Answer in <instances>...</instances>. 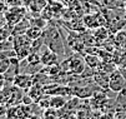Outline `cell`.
<instances>
[{"instance_id": "4", "label": "cell", "mask_w": 126, "mask_h": 119, "mask_svg": "<svg viewBox=\"0 0 126 119\" xmlns=\"http://www.w3.org/2000/svg\"><path fill=\"white\" fill-rule=\"evenodd\" d=\"M13 84L16 85L17 88L28 92L34 85V75L32 74H28V73H19L15 77Z\"/></svg>"}, {"instance_id": "13", "label": "cell", "mask_w": 126, "mask_h": 119, "mask_svg": "<svg viewBox=\"0 0 126 119\" xmlns=\"http://www.w3.org/2000/svg\"><path fill=\"white\" fill-rule=\"evenodd\" d=\"M11 58H5V57H0V74H5L8 69L10 68V61Z\"/></svg>"}, {"instance_id": "1", "label": "cell", "mask_w": 126, "mask_h": 119, "mask_svg": "<svg viewBox=\"0 0 126 119\" xmlns=\"http://www.w3.org/2000/svg\"><path fill=\"white\" fill-rule=\"evenodd\" d=\"M43 38L45 45L52 52H55L59 57L65 54V43L56 26H47V29L43 33Z\"/></svg>"}, {"instance_id": "10", "label": "cell", "mask_w": 126, "mask_h": 119, "mask_svg": "<svg viewBox=\"0 0 126 119\" xmlns=\"http://www.w3.org/2000/svg\"><path fill=\"white\" fill-rule=\"evenodd\" d=\"M66 103H67V99L65 98V95H50V108L60 110L65 108Z\"/></svg>"}, {"instance_id": "9", "label": "cell", "mask_w": 126, "mask_h": 119, "mask_svg": "<svg viewBox=\"0 0 126 119\" xmlns=\"http://www.w3.org/2000/svg\"><path fill=\"white\" fill-rule=\"evenodd\" d=\"M84 59H85L86 65H87L91 70L97 72V70L101 69L102 61H101V58H99L97 55H95V54H87V55L84 57Z\"/></svg>"}, {"instance_id": "20", "label": "cell", "mask_w": 126, "mask_h": 119, "mask_svg": "<svg viewBox=\"0 0 126 119\" xmlns=\"http://www.w3.org/2000/svg\"><path fill=\"white\" fill-rule=\"evenodd\" d=\"M30 119H41L40 117H38V115H31L30 117Z\"/></svg>"}, {"instance_id": "15", "label": "cell", "mask_w": 126, "mask_h": 119, "mask_svg": "<svg viewBox=\"0 0 126 119\" xmlns=\"http://www.w3.org/2000/svg\"><path fill=\"white\" fill-rule=\"evenodd\" d=\"M107 33H109V31H107L106 30V28H97V30L95 31V35H94V38L96 39V40H105L106 38H107Z\"/></svg>"}, {"instance_id": "11", "label": "cell", "mask_w": 126, "mask_h": 119, "mask_svg": "<svg viewBox=\"0 0 126 119\" xmlns=\"http://www.w3.org/2000/svg\"><path fill=\"white\" fill-rule=\"evenodd\" d=\"M114 44L120 50H126V30H117L114 35Z\"/></svg>"}, {"instance_id": "12", "label": "cell", "mask_w": 126, "mask_h": 119, "mask_svg": "<svg viewBox=\"0 0 126 119\" xmlns=\"http://www.w3.org/2000/svg\"><path fill=\"white\" fill-rule=\"evenodd\" d=\"M43 33H44L43 29H40L38 26H34V25H30L29 29L26 30V33H25V35L32 41V40H36V39L41 38L43 37Z\"/></svg>"}, {"instance_id": "2", "label": "cell", "mask_w": 126, "mask_h": 119, "mask_svg": "<svg viewBox=\"0 0 126 119\" xmlns=\"http://www.w3.org/2000/svg\"><path fill=\"white\" fill-rule=\"evenodd\" d=\"M109 89L114 93H121L126 89V78L122 75L121 70L115 69L112 73H110Z\"/></svg>"}, {"instance_id": "14", "label": "cell", "mask_w": 126, "mask_h": 119, "mask_svg": "<svg viewBox=\"0 0 126 119\" xmlns=\"http://www.w3.org/2000/svg\"><path fill=\"white\" fill-rule=\"evenodd\" d=\"M43 119H59L56 109H54V108H47V109H45V110H44Z\"/></svg>"}, {"instance_id": "8", "label": "cell", "mask_w": 126, "mask_h": 119, "mask_svg": "<svg viewBox=\"0 0 126 119\" xmlns=\"http://www.w3.org/2000/svg\"><path fill=\"white\" fill-rule=\"evenodd\" d=\"M107 101V97L105 93H96L90 99V107L94 110H101V107H104Z\"/></svg>"}, {"instance_id": "19", "label": "cell", "mask_w": 126, "mask_h": 119, "mask_svg": "<svg viewBox=\"0 0 126 119\" xmlns=\"http://www.w3.org/2000/svg\"><path fill=\"white\" fill-rule=\"evenodd\" d=\"M5 104V94L3 90H0V105H4Z\"/></svg>"}, {"instance_id": "5", "label": "cell", "mask_w": 126, "mask_h": 119, "mask_svg": "<svg viewBox=\"0 0 126 119\" xmlns=\"http://www.w3.org/2000/svg\"><path fill=\"white\" fill-rule=\"evenodd\" d=\"M40 58H41V64L45 65V66L55 65V64L59 63V55L55 52H52L51 49H49L47 46L44 49V52L40 53Z\"/></svg>"}, {"instance_id": "18", "label": "cell", "mask_w": 126, "mask_h": 119, "mask_svg": "<svg viewBox=\"0 0 126 119\" xmlns=\"http://www.w3.org/2000/svg\"><path fill=\"white\" fill-rule=\"evenodd\" d=\"M6 85V80H5V77L4 74H0V90H3Z\"/></svg>"}, {"instance_id": "7", "label": "cell", "mask_w": 126, "mask_h": 119, "mask_svg": "<svg viewBox=\"0 0 126 119\" xmlns=\"http://www.w3.org/2000/svg\"><path fill=\"white\" fill-rule=\"evenodd\" d=\"M26 94L34 100V103H38V101H39L44 95H46V94H45V90H44V85H41V84H36V83H35L34 85L28 90Z\"/></svg>"}, {"instance_id": "16", "label": "cell", "mask_w": 126, "mask_h": 119, "mask_svg": "<svg viewBox=\"0 0 126 119\" xmlns=\"http://www.w3.org/2000/svg\"><path fill=\"white\" fill-rule=\"evenodd\" d=\"M31 23V25H34V26H38V28H40V29H45L46 28V19H44V18H39V19H34V20H31L30 21Z\"/></svg>"}, {"instance_id": "17", "label": "cell", "mask_w": 126, "mask_h": 119, "mask_svg": "<svg viewBox=\"0 0 126 119\" xmlns=\"http://www.w3.org/2000/svg\"><path fill=\"white\" fill-rule=\"evenodd\" d=\"M36 104H39V107L40 108H43V109H47V108H50V95L49 97H46V98H41Z\"/></svg>"}, {"instance_id": "3", "label": "cell", "mask_w": 126, "mask_h": 119, "mask_svg": "<svg viewBox=\"0 0 126 119\" xmlns=\"http://www.w3.org/2000/svg\"><path fill=\"white\" fill-rule=\"evenodd\" d=\"M64 65H66V70L71 74H74V75H80L85 72L86 69V63H85V59H80V58H69Z\"/></svg>"}, {"instance_id": "22", "label": "cell", "mask_w": 126, "mask_h": 119, "mask_svg": "<svg viewBox=\"0 0 126 119\" xmlns=\"http://www.w3.org/2000/svg\"><path fill=\"white\" fill-rule=\"evenodd\" d=\"M125 14H126V5H125Z\"/></svg>"}, {"instance_id": "6", "label": "cell", "mask_w": 126, "mask_h": 119, "mask_svg": "<svg viewBox=\"0 0 126 119\" xmlns=\"http://www.w3.org/2000/svg\"><path fill=\"white\" fill-rule=\"evenodd\" d=\"M94 80L97 85L102 89H109V81H110V73L105 70H97L94 73Z\"/></svg>"}, {"instance_id": "21", "label": "cell", "mask_w": 126, "mask_h": 119, "mask_svg": "<svg viewBox=\"0 0 126 119\" xmlns=\"http://www.w3.org/2000/svg\"><path fill=\"white\" fill-rule=\"evenodd\" d=\"M69 119H79L78 117H71V118H69Z\"/></svg>"}]
</instances>
